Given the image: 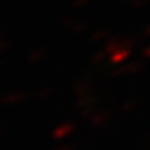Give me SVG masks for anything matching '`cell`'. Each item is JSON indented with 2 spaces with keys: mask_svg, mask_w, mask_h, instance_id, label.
Wrapping results in <instances>:
<instances>
[{
  "mask_svg": "<svg viewBox=\"0 0 150 150\" xmlns=\"http://www.w3.org/2000/svg\"><path fill=\"white\" fill-rule=\"evenodd\" d=\"M25 98H27V92L25 91H15V92H9L7 96H4V103H9V105L22 103Z\"/></svg>",
  "mask_w": 150,
  "mask_h": 150,
  "instance_id": "obj_1",
  "label": "cell"
},
{
  "mask_svg": "<svg viewBox=\"0 0 150 150\" xmlns=\"http://www.w3.org/2000/svg\"><path fill=\"white\" fill-rule=\"evenodd\" d=\"M42 56H44V51H42V49H38V51H31V52H29V56H27V60L33 63V62H38Z\"/></svg>",
  "mask_w": 150,
  "mask_h": 150,
  "instance_id": "obj_2",
  "label": "cell"
},
{
  "mask_svg": "<svg viewBox=\"0 0 150 150\" xmlns=\"http://www.w3.org/2000/svg\"><path fill=\"white\" fill-rule=\"evenodd\" d=\"M49 92H51L49 89H42V91L38 92V98H45V96H49Z\"/></svg>",
  "mask_w": 150,
  "mask_h": 150,
  "instance_id": "obj_3",
  "label": "cell"
},
{
  "mask_svg": "<svg viewBox=\"0 0 150 150\" xmlns=\"http://www.w3.org/2000/svg\"><path fill=\"white\" fill-rule=\"evenodd\" d=\"M0 103H4V96L2 94H0Z\"/></svg>",
  "mask_w": 150,
  "mask_h": 150,
  "instance_id": "obj_4",
  "label": "cell"
},
{
  "mask_svg": "<svg viewBox=\"0 0 150 150\" xmlns=\"http://www.w3.org/2000/svg\"><path fill=\"white\" fill-rule=\"evenodd\" d=\"M0 132H2V128H0Z\"/></svg>",
  "mask_w": 150,
  "mask_h": 150,
  "instance_id": "obj_5",
  "label": "cell"
}]
</instances>
